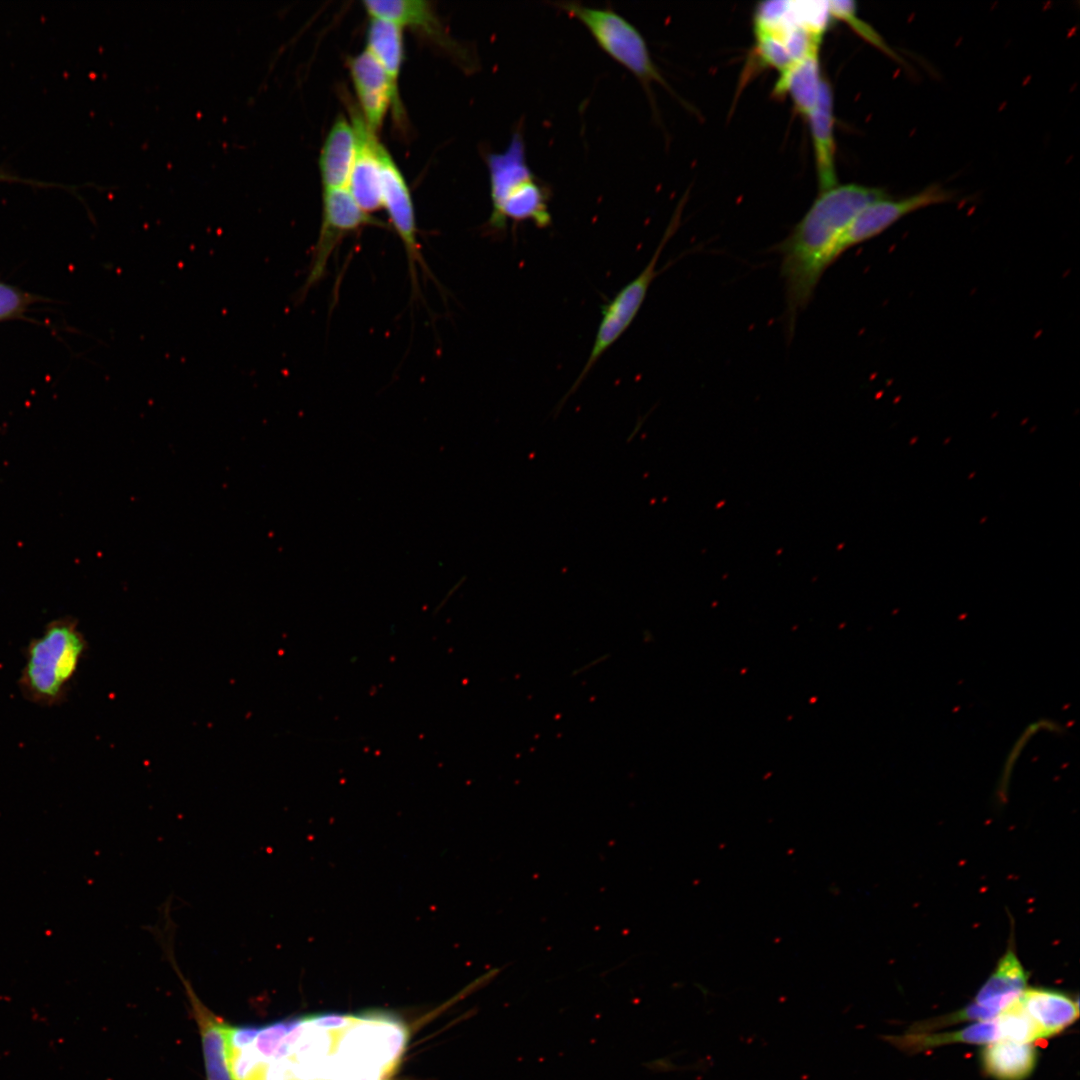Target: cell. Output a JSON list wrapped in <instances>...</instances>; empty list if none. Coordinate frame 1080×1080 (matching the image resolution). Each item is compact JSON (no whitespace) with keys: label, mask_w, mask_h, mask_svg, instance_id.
<instances>
[{"label":"cell","mask_w":1080,"mask_h":1080,"mask_svg":"<svg viewBox=\"0 0 1080 1080\" xmlns=\"http://www.w3.org/2000/svg\"><path fill=\"white\" fill-rule=\"evenodd\" d=\"M820 193L837 185L835 168L833 93L822 78L815 108L808 115Z\"/></svg>","instance_id":"obj_12"},{"label":"cell","mask_w":1080,"mask_h":1080,"mask_svg":"<svg viewBox=\"0 0 1080 1080\" xmlns=\"http://www.w3.org/2000/svg\"><path fill=\"white\" fill-rule=\"evenodd\" d=\"M350 122L355 133V155L347 189L358 205L371 214L383 207L378 155L380 142L356 109L351 111Z\"/></svg>","instance_id":"obj_11"},{"label":"cell","mask_w":1080,"mask_h":1080,"mask_svg":"<svg viewBox=\"0 0 1080 1080\" xmlns=\"http://www.w3.org/2000/svg\"><path fill=\"white\" fill-rule=\"evenodd\" d=\"M486 163L492 203L488 219L491 230L505 232L509 220L530 221L542 229L551 225L550 193L527 163L520 129L514 131L504 151L487 154Z\"/></svg>","instance_id":"obj_3"},{"label":"cell","mask_w":1080,"mask_h":1080,"mask_svg":"<svg viewBox=\"0 0 1080 1080\" xmlns=\"http://www.w3.org/2000/svg\"><path fill=\"white\" fill-rule=\"evenodd\" d=\"M821 81L818 52L811 53L780 72L773 94L790 96L797 112L808 117L816 106Z\"/></svg>","instance_id":"obj_17"},{"label":"cell","mask_w":1080,"mask_h":1080,"mask_svg":"<svg viewBox=\"0 0 1080 1080\" xmlns=\"http://www.w3.org/2000/svg\"><path fill=\"white\" fill-rule=\"evenodd\" d=\"M1019 1001L1039 1028L1043 1038L1063 1031L1074 1023L1079 1015L1078 1001L1056 990L1026 988L1020 995Z\"/></svg>","instance_id":"obj_13"},{"label":"cell","mask_w":1080,"mask_h":1080,"mask_svg":"<svg viewBox=\"0 0 1080 1080\" xmlns=\"http://www.w3.org/2000/svg\"><path fill=\"white\" fill-rule=\"evenodd\" d=\"M381 175L382 206L386 209L394 231L399 236L408 260L412 289L418 291L417 268L427 270L418 241V230L412 197L408 185L386 148L378 149Z\"/></svg>","instance_id":"obj_8"},{"label":"cell","mask_w":1080,"mask_h":1080,"mask_svg":"<svg viewBox=\"0 0 1080 1080\" xmlns=\"http://www.w3.org/2000/svg\"><path fill=\"white\" fill-rule=\"evenodd\" d=\"M679 217L680 214L673 217L645 268L602 307L601 320L587 361L565 397L559 402L558 412L567 399L576 392L598 360L618 341L637 316L653 280L658 275V261L669 239L677 230Z\"/></svg>","instance_id":"obj_6"},{"label":"cell","mask_w":1080,"mask_h":1080,"mask_svg":"<svg viewBox=\"0 0 1080 1080\" xmlns=\"http://www.w3.org/2000/svg\"><path fill=\"white\" fill-rule=\"evenodd\" d=\"M952 198L951 191L932 184L901 199L885 197L868 204L842 233L836 248L837 258L847 249L879 235L904 216L928 206L951 201Z\"/></svg>","instance_id":"obj_9"},{"label":"cell","mask_w":1080,"mask_h":1080,"mask_svg":"<svg viewBox=\"0 0 1080 1080\" xmlns=\"http://www.w3.org/2000/svg\"><path fill=\"white\" fill-rule=\"evenodd\" d=\"M1028 975L1012 946L1000 958L994 971L978 991L974 1002L1000 1013L1026 989Z\"/></svg>","instance_id":"obj_16"},{"label":"cell","mask_w":1080,"mask_h":1080,"mask_svg":"<svg viewBox=\"0 0 1080 1080\" xmlns=\"http://www.w3.org/2000/svg\"><path fill=\"white\" fill-rule=\"evenodd\" d=\"M1019 997L1001 1010L995 1019L1001 1039L1019 1043H1031L1043 1038V1036L1037 1025L1023 1009Z\"/></svg>","instance_id":"obj_22"},{"label":"cell","mask_w":1080,"mask_h":1080,"mask_svg":"<svg viewBox=\"0 0 1080 1080\" xmlns=\"http://www.w3.org/2000/svg\"><path fill=\"white\" fill-rule=\"evenodd\" d=\"M553 5L581 22L599 47L638 79L650 99L652 83L671 91L643 35L626 18L610 7H590L576 1H559Z\"/></svg>","instance_id":"obj_5"},{"label":"cell","mask_w":1080,"mask_h":1080,"mask_svg":"<svg viewBox=\"0 0 1080 1080\" xmlns=\"http://www.w3.org/2000/svg\"><path fill=\"white\" fill-rule=\"evenodd\" d=\"M26 303V297L19 290L0 282V321L21 313Z\"/></svg>","instance_id":"obj_25"},{"label":"cell","mask_w":1080,"mask_h":1080,"mask_svg":"<svg viewBox=\"0 0 1080 1080\" xmlns=\"http://www.w3.org/2000/svg\"><path fill=\"white\" fill-rule=\"evenodd\" d=\"M997 1012L976 1004L975 1002L952 1014L932 1018L911 1026L908 1032H930L945 1025L956 1024L966 1021H986L994 1019Z\"/></svg>","instance_id":"obj_24"},{"label":"cell","mask_w":1080,"mask_h":1080,"mask_svg":"<svg viewBox=\"0 0 1080 1080\" xmlns=\"http://www.w3.org/2000/svg\"><path fill=\"white\" fill-rule=\"evenodd\" d=\"M355 155V133L351 122L340 116L332 125L320 154V174L324 189L347 187Z\"/></svg>","instance_id":"obj_15"},{"label":"cell","mask_w":1080,"mask_h":1080,"mask_svg":"<svg viewBox=\"0 0 1080 1080\" xmlns=\"http://www.w3.org/2000/svg\"><path fill=\"white\" fill-rule=\"evenodd\" d=\"M828 9L831 17L846 22L857 34L870 44L887 54L896 61L902 62L901 58L884 41V39L867 23L857 15L856 4L853 1H829Z\"/></svg>","instance_id":"obj_23"},{"label":"cell","mask_w":1080,"mask_h":1080,"mask_svg":"<svg viewBox=\"0 0 1080 1080\" xmlns=\"http://www.w3.org/2000/svg\"><path fill=\"white\" fill-rule=\"evenodd\" d=\"M85 649L84 636L72 618L49 622L26 647L18 680L22 696L42 707L61 704Z\"/></svg>","instance_id":"obj_4"},{"label":"cell","mask_w":1080,"mask_h":1080,"mask_svg":"<svg viewBox=\"0 0 1080 1080\" xmlns=\"http://www.w3.org/2000/svg\"><path fill=\"white\" fill-rule=\"evenodd\" d=\"M349 67L360 113L374 133L380 129L390 106L395 116H401L399 93L393 89L384 69L367 49L351 58Z\"/></svg>","instance_id":"obj_10"},{"label":"cell","mask_w":1080,"mask_h":1080,"mask_svg":"<svg viewBox=\"0 0 1080 1080\" xmlns=\"http://www.w3.org/2000/svg\"><path fill=\"white\" fill-rule=\"evenodd\" d=\"M188 994L194 1018L199 1026L207 1080H233L229 1068V1031L231 1025L209 1011L193 991Z\"/></svg>","instance_id":"obj_14"},{"label":"cell","mask_w":1080,"mask_h":1080,"mask_svg":"<svg viewBox=\"0 0 1080 1080\" xmlns=\"http://www.w3.org/2000/svg\"><path fill=\"white\" fill-rule=\"evenodd\" d=\"M365 226L386 227L358 205L347 187L323 189L321 225L302 296L324 277L329 260L343 238Z\"/></svg>","instance_id":"obj_7"},{"label":"cell","mask_w":1080,"mask_h":1080,"mask_svg":"<svg viewBox=\"0 0 1080 1080\" xmlns=\"http://www.w3.org/2000/svg\"><path fill=\"white\" fill-rule=\"evenodd\" d=\"M887 1039L897 1048L912 1053L954 1043L986 1045L1001 1038L994 1018L952 1032H907L900 1036H889Z\"/></svg>","instance_id":"obj_19"},{"label":"cell","mask_w":1080,"mask_h":1080,"mask_svg":"<svg viewBox=\"0 0 1080 1080\" xmlns=\"http://www.w3.org/2000/svg\"><path fill=\"white\" fill-rule=\"evenodd\" d=\"M885 197L887 193L880 188L836 185L820 193L791 233L776 246L781 255L790 336L799 312L807 307L822 275L837 259L842 233L864 207Z\"/></svg>","instance_id":"obj_2"},{"label":"cell","mask_w":1080,"mask_h":1080,"mask_svg":"<svg viewBox=\"0 0 1080 1080\" xmlns=\"http://www.w3.org/2000/svg\"><path fill=\"white\" fill-rule=\"evenodd\" d=\"M984 1071L997 1080H1024L1036 1064L1031 1043L999 1039L986 1044L981 1054Z\"/></svg>","instance_id":"obj_18"},{"label":"cell","mask_w":1080,"mask_h":1080,"mask_svg":"<svg viewBox=\"0 0 1080 1080\" xmlns=\"http://www.w3.org/2000/svg\"><path fill=\"white\" fill-rule=\"evenodd\" d=\"M0 181L20 182V183H27V184L38 185V186H43V185L44 186H49V183L34 181V180H31V179H23V178L15 176V175H12V174H10V173L2 170V169H0Z\"/></svg>","instance_id":"obj_26"},{"label":"cell","mask_w":1080,"mask_h":1080,"mask_svg":"<svg viewBox=\"0 0 1080 1080\" xmlns=\"http://www.w3.org/2000/svg\"><path fill=\"white\" fill-rule=\"evenodd\" d=\"M363 6L371 18L400 27H411L435 38L442 37L441 25L431 4L422 0H365Z\"/></svg>","instance_id":"obj_20"},{"label":"cell","mask_w":1080,"mask_h":1080,"mask_svg":"<svg viewBox=\"0 0 1080 1080\" xmlns=\"http://www.w3.org/2000/svg\"><path fill=\"white\" fill-rule=\"evenodd\" d=\"M366 49L380 63L393 89L398 93L404 51L402 29L391 22L371 18Z\"/></svg>","instance_id":"obj_21"},{"label":"cell","mask_w":1080,"mask_h":1080,"mask_svg":"<svg viewBox=\"0 0 1080 1080\" xmlns=\"http://www.w3.org/2000/svg\"><path fill=\"white\" fill-rule=\"evenodd\" d=\"M407 1038L399 1020L377 1012L238 1026L234 1064L247 1080H390Z\"/></svg>","instance_id":"obj_1"}]
</instances>
